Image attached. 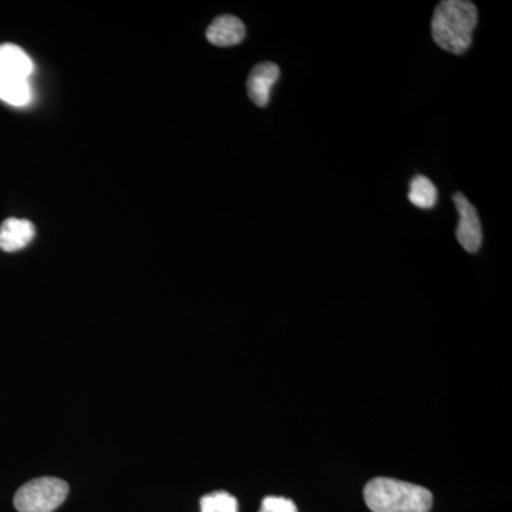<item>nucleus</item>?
I'll use <instances>...</instances> for the list:
<instances>
[{
  "instance_id": "nucleus-1",
  "label": "nucleus",
  "mask_w": 512,
  "mask_h": 512,
  "mask_svg": "<svg viewBox=\"0 0 512 512\" xmlns=\"http://www.w3.org/2000/svg\"><path fill=\"white\" fill-rule=\"evenodd\" d=\"M478 20L476 5L466 0H444L431 19L434 42L446 52L463 55L473 43Z\"/></svg>"
},
{
  "instance_id": "nucleus-2",
  "label": "nucleus",
  "mask_w": 512,
  "mask_h": 512,
  "mask_svg": "<svg viewBox=\"0 0 512 512\" xmlns=\"http://www.w3.org/2000/svg\"><path fill=\"white\" fill-rule=\"evenodd\" d=\"M363 494L372 512H429L433 505L427 488L393 478H375L367 483Z\"/></svg>"
},
{
  "instance_id": "nucleus-3",
  "label": "nucleus",
  "mask_w": 512,
  "mask_h": 512,
  "mask_svg": "<svg viewBox=\"0 0 512 512\" xmlns=\"http://www.w3.org/2000/svg\"><path fill=\"white\" fill-rule=\"evenodd\" d=\"M67 494L66 481L55 477L36 478L19 488L13 504L19 512H53L64 503Z\"/></svg>"
},
{
  "instance_id": "nucleus-4",
  "label": "nucleus",
  "mask_w": 512,
  "mask_h": 512,
  "mask_svg": "<svg viewBox=\"0 0 512 512\" xmlns=\"http://www.w3.org/2000/svg\"><path fill=\"white\" fill-rule=\"evenodd\" d=\"M454 204L460 215V222L457 227V239L461 247L470 254H476L483 244V228H481L480 217L474 205L467 200L466 195L457 192L453 197Z\"/></svg>"
},
{
  "instance_id": "nucleus-5",
  "label": "nucleus",
  "mask_w": 512,
  "mask_h": 512,
  "mask_svg": "<svg viewBox=\"0 0 512 512\" xmlns=\"http://www.w3.org/2000/svg\"><path fill=\"white\" fill-rule=\"evenodd\" d=\"M281 69L275 63L258 64L249 73L247 89L249 99L258 107H266L271 99L272 87L278 82Z\"/></svg>"
},
{
  "instance_id": "nucleus-6",
  "label": "nucleus",
  "mask_w": 512,
  "mask_h": 512,
  "mask_svg": "<svg viewBox=\"0 0 512 512\" xmlns=\"http://www.w3.org/2000/svg\"><path fill=\"white\" fill-rule=\"evenodd\" d=\"M245 35L247 29L244 23L232 15L218 16L207 29L208 42L220 47L238 45L245 39Z\"/></svg>"
},
{
  "instance_id": "nucleus-7",
  "label": "nucleus",
  "mask_w": 512,
  "mask_h": 512,
  "mask_svg": "<svg viewBox=\"0 0 512 512\" xmlns=\"http://www.w3.org/2000/svg\"><path fill=\"white\" fill-rule=\"evenodd\" d=\"M36 235V228L28 220L8 218L0 225V249L5 252H16L28 247Z\"/></svg>"
},
{
  "instance_id": "nucleus-8",
  "label": "nucleus",
  "mask_w": 512,
  "mask_h": 512,
  "mask_svg": "<svg viewBox=\"0 0 512 512\" xmlns=\"http://www.w3.org/2000/svg\"><path fill=\"white\" fill-rule=\"evenodd\" d=\"M33 73V62L22 47L3 43L0 45V76L25 77Z\"/></svg>"
},
{
  "instance_id": "nucleus-9",
  "label": "nucleus",
  "mask_w": 512,
  "mask_h": 512,
  "mask_svg": "<svg viewBox=\"0 0 512 512\" xmlns=\"http://www.w3.org/2000/svg\"><path fill=\"white\" fill-rule=\"evenodd\" d=\"M0 100L10 106H28L32 100V87L25 77L0 76Z\"/></svg>"
},
{
  "instance_id": "nucleus-10",
  "label": "nucleus",
  "mask_w": 512,
  "mask_h": 512,
  "mask_svg": "<svg viewBox=\"0 0 512 512\" xmlns=\"http://www.w3.org/2000/svg\"><path fill=\"white\" fill-rule=\"evenodd\" d=\"M436 185L424 175H416L410 183L409 200L420 210H431L437 204Z\"/></svg>"
},
{
  "instance_id": "nucleus-11",
  "label": "nucleus",
  "mask_w": 512,
  "mask_h": 512,
  "mask_svg": "<svg viewBox=\"0 0 512 512\" xmlns=\"http://www.w3.org/2000/svg\"><path fill=\"white\" fill-rule=\"evenodd\" d=\"M201 512H238V501L234 495L218 491L201 498Z\"/></svg>"
},
{
  "instance_id": "nucleus-12",
  "label": "nucleus",
  "mask_w": 512,
  "mask_h": 512,
  "mask_svg": "<svg viewBox=\"0 0 512 512\" xmlns=\"http://www.w3.org/2000/svg\"><path fill=\"white\" fill-rule=\"evenodd\" d=\"M259 512H298L295 503L284 497H266Z\"/></svg>"
}]
</instances>
